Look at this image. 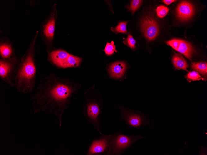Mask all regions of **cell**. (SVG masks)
<instances>
[{
	"label": "cell",
	"instance_id": "ffe728a7",
	"mask_svg": "<svg viewBox=\"0 0 207 155\" xmlns=\"http://www.w3.org/2000/svg\"><path fill=\"white\" fill-rule=\"evenodd\" d=\"M143 0H134L132 1L129 6H126L128 11H130L132 14H134L135 12L139 8L143 2Z\"/></svg>",
	"mask_w": 207,
	"mask_h": 155
},
{
	"label": "cell",
	"instance_id": "e0dca14e",
	"mask_svg": "<svg viewBox=\"0 0 207 155\" xmlns=\"http://www.w3.org/2000/svg\"><path fill=\"white\" fill-rule=\"evenodd\" d=\"M191 69L198 71L201 74L205 75L207 73V63L203 62H193L191 63Z\"/></svg>",
	"mask_w": 207,
	"mask_h": 155
},
{
	"label": "cell",
	"instance_id": "6da1fadb",
	"mask_svg": "<svg viewBox=\"0 0 207 155\" xmlns=\"http://www.w3.org/2000/svg\"><path fill=\"white\" fill-rule=\"evenodd\" d=\"M80 86L69 78L54 74L43 77L30 94L33 112L54 115L59 126L62 127L63 114L69 106L72 98L78 92Z\"/></svg>",
	"mask_w": 207,
	"mask_h": 155
},
{
	"label": "cell",
	"instance_id": "9a60e30c",
	"mask_svg": "<svg viewBox=\"0 0 207 155\" xmlns=\"http://www.w3.org/2000/svg\"><path fill=\"white\" fill-rule=\"evenodd\" d=\"M13 50L12 46L7 43H3L0 45V54L1 59H8L12 58L13 56Z\"/></svg>",
	"mask_w": 207,
	"mask_h": 155
},
{
	"label": "cell",
	"instance_id": "277c9868",
	"mask_svg": "<svg viewBox=\"0 0 207 155\" xmlns=\"http://www.w3.org/2000/svg\"><path fill=\"white\" fill-rule=\"evenodd\" d=\"M108 155H121L137 141L145 138L140 135L127 136L117 131L110 134Z\"/></svg>",
	"mask_w": 207,
	"mask_h": 155
},
{
	"label": "cell",
	"instance_id": "3957f363",
	"mask_svg": "<svg viewBox=\"0 0 207 155\" xmlns=\"http://www.w3.org/2000/svg\"><path fill=\"white\" fill-rule=\"evenodd\" d=\"M83 113L87 120L95 128L100 135L102 99L100 93L93 88L89 89L85 94Z\"/></svg>",
	"mask_w": 207,
	"mask_h": 155
},
{
	"label": "cell",
	"instance_id": "d6986e66",
	"mask_svg": "<svg viewBox=\"0 0 207 155\" xmlns=\"http://www.w3.org/2000/svg\"><path fill=\"white\" fill-rule=\"evenodd\" d=\"M123 39H124L123 42L125 44L132 50L136 49V47L135 46L136 42V41L129 32L128 33L127 37Z\"/></svg>",
	"mask_w": 207,
	"mask_h": 155
},
{
	"label": "cell",
	"instance_id": "30bf717a",
	"mask_svg": "<svg viewBox=\"0 0 207 155\" xmlns=\"http://www.w3.org/2000/svg\"><path fill=\"white\" fill-rule=\"evenodd\" d=\"M194 12L195 9L192 4L187 1L181 2L176 8L177 16L181 20L189 19L192 17Z\"/></svg>",
	"mask_w": 207,
	"mask_h": 155
},
{
	"label": "cell",
	"instance_id": "44dd1931",
	"mask_svg": "<svg viewBox=\"0 0 207 155\" xmlns=\"http://www.w3.org/2000/svg\"><path fill=\"white\" fill-rule=\"evenodd\" d=\"M185 77L189 82L192 81L199 80L204 79L203 78L201 77L198 72L195 71L189 72L185 75Z\"/></svg>",
	"mask_w": 207,
	"mask_h": 155
},
{
	"label": "cell",
	"instance_id": "7c38bea8",
	"mask_svg": "<svg viewBox=\"0 0 207 155\" xmlns=\"http://www.w3.org/2000/svg\"><path fill=\"white\" fill-rule=\"evenodd\" d=\"M126 68V65L124 62H116L110 66L109 70V73L113 78H121L123 76Z\"/></svg>",
	"mask_w": 207,
	"mask_h": 155
},
{
	"label": "cell",
	"instance_id": "cb8c5ba5",
	"mask_svg": "<svg viewBox=\"0 0 207 155\" xmlns=\"http://www.w3.org/2000/svg\"><path fill=\"white\" fill-rule=\"evenodd\" d=\"M162 1L166 5H169L172 3L176 1L174 0H162Z\"/></svg>",
	"mask_w": 207,
	"mask_h": 155
},
{
	"label": "cell",
	"instance_id": "7402d4cb",
	"mask_svg": "<svg viewBox=\"0 0 207 155\" xmlns=\"http://www.w3.org/2000/svg\"><path fill=\"white\" fill-rule=\"evenodd\" d=\"M116 46L114 45V42L112 41L110 43H107L104 51L107 56H110L114 54V52H117Z\"/></svg>",
	"mask_w": 207,
	"mask_h": 155
},
{
	"label": "cell",
	"instance_id": "603a6c76",
	"mask_svg": "<svg viewBox=\"0 0 207 155\" xmlns=\"http://www.w3.org/2000/svg\"><path fill=\"white\" fill-rule=\"evenodd\" d=\"M169 11V9L163 5H160L157 7L156 12L158 16L163 18L166 16Z\"/></svg>",
	"mask_w": 207,
	"mask_h": 155
},
{
	"label": "cell",
	"instance_id": "8fae6325",
	"mask_svg": "<svg viewBox=\"0 0 207 155\" xmlns=\"http://www.w3.org/2000/svg\"><path fill=\"white\" fill-rule=\"evenodd\" d=\"M69 54L65 51L59 49L49 52L48 58L53 63L59 67Z\"/></svg>",
	"mask_w": 207,
	"mask_h": 155
},
{
	"label": "cell",
	"instance_id": "7a4b0ae2",
	"mask_svg": "<svg viewBox=\"0 0 207 155\" xmlns=\"http://www.w3.org/2000/svg\"><path fill=\"white\" fill-rule=\"evenodd\" d=\"M34 41L31 43L17 67L14 82L18 92L31 94L37 83V69L35 62Z\"/></svg>",
	"mask_w": 207,
	"mask_h": 155
},
{
	"label": "cell",
	"instance_id": "ac0fdd59",
	"mask_svg": "<svg viewBox=\"0 0 207 155\" xmlns=\"http://www.w3.org/2000/svg\"><path fill=\"white\" fill-rule=\"evenodd\" d=\"M128 21H121L115 27H112L111 30L116 34L119 33H126V24Z\"/></svg>",
	"mask_w": 207,
	"mask_h": 155
},
{
	"label": "cell",
	"instance_id": "5b68a950",
	"mask_svg": "<svg viewBox=\"0 0 207 155\" xmlns=\"http://www.w3.org/2000/svg\"><path fill=\"white\" fill-rule=\"evenodd\" d=\"M120 110L119 118L130 127L139 128L144 126H149L151 123L148 116L135 110L118 105Z\"/></svg>",
	"mask_w": 207,
	"mask_h": 155
},
{
	"label": "cell",
	"instance_id": "9c48e42d",
	"mask_svg": "<svg viewBox=\"0 0 207 155\" xmlns=\"http://www.w3.org/2000/svg\"><path fill=\"white\" fill-rule=\"evenodd\" d=\"M166 43L174 49L183 54L191 60L194 50L191 44L183 40L173 39L166 42Z\"/></svg>",
	"mask_w": 207,
	"mask_h": 155
},
{
	"label": "cell",
	"instance_id": "4fadbf2b",
	"mask_svg": "<svg viewBox=\"0 0 207 155\" xmlns=\"http://www.w3.org/2000/svg\"><path fill=\"white\" fill-rule=\"evenodd\" d=\"M81 61V59L80 57L70 54L59 67L64 68L78 67Z\"/></svg>",
	"mask_w": 207,
	"mask_h": 155
},
{
	"label": "cell",
	"instance_id": "5bb4252c",
	"mask_svg": "<svg viewBox=\"0 0 207 155\" xmlns=\"http://www.w3.org/2000/svg\"><path fill=\"white\" fill-rule=\"evenodd\" d=\"M172 62L176 70L183 69L187 71V68L188 67L185 60L182 55L179 54L175 53L173 57Z\"/></svg>",
	"mask_w": 207,
	"mask_h": 155
},
{
	"label": "cell",
	"instance_id": "52a82bcc",
	"mask_svg": "<svg viewBox=\"0 0 207 155\" xmlns=\"http://www.w3.org/2000/svg\"><path fill=\"white\" fill-rule=\"evenodd\" d=\"M110 135L102 134L93 138L89 144L87 155H108L109 151Z\"/></svg>",
	"mask_w": 207,
	"mask_h": 155
},
{
	"label": "cell",
	"instance_id": "8992f818",
	"mask_svg": "<svg viewBox=\"0 0 207 155\" xmlns=\"http://www.w3.org/2000/svg\"><path fill=\"white\" fill-rule=\"evenodd\" d=\"M16 57L8 59H1L0 61V78L11 87H15L14 79L18 67Z\"/></svg>",
	"mask_w": 207,
	"mask_h": 155
},
{
	"label": "cell",
	"instance_id": "ba28073f",
	"mask_svg": "<svg viewBox=\"0 0 207 155\" xmlns=\"http://www.w3.org/2000/svg\"><path fill=\"white\" fill-rule=\"evenodd\" d=\"M140 29L145 38L148 41H152L158 36L159 28L156 20L150 16H145L140 22Z\"/></svg>",
	"mask_w": 207,
	"mask_h": 155
},
{
	"label": "cell",
	"instance_id": "2e32d148",
	"mask_svg": "<svg viewBox=\"0 0 207 155\" xmlns=\"http://www.w3.org/2000/svg\"><path fill=\"white\" fill-rule=\"evenodd\" d=\"M55 28V19L54 17H51L47 24L45 25L44 33L49 41L53 38Z\"/></svg>",
	"mask_w": 207,
	"mask_h": 155
}]
</instances>
